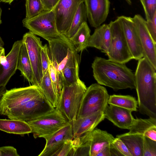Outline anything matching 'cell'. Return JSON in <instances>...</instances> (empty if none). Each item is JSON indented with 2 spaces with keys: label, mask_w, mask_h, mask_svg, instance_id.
I'll return each instance as SVG.
<instances>
[{
  "label": "cell",
  "mask_w": 156,
  "mask_h": 156,
  "mask_svg": "<svg viewBox=\"0 0 156 156\" xmlns=\"http://www.w3.org/2000/svg\"><path fill=\"white\" fill-rule=\"evenodd\" d=\"M46 140L45 147L39 156H52L62 147L65 141L73 139L71 122L51 134L44 138Z\"/></svg>",
  "instance_id": "17"
},
{
  "label": "cell",
  "mask_w": 156,
  "mask_h": 156,
  "mask_svg": "<svg viewBox=\"0 0 156 156\" xmlns=\"http://www.w3.org/2000/svg\"><path fill=\"white\" fill-rule=\"evenodd\" d=\"M48 70L53 87L58 101L63 87L62 77L51 62Z\"/></svg>",
  "instance_id": "32"
},
{
  "label": "cell",
  "mask_w": 156,
  "mask_h": 156,
  "mask_svg": "<svg viewBox=\"0 0 156 156\" xmlns=\"http://www.w3.org/2000/svg\"><path fill=\"white\" fill-rule=\"evenodd\" d=\"M73 139L66 140L60 149L52 156H73Z\"/></svg>",
  "instance_id": "35"
},
{
  "label": "cell",
  "mask_w": 156,
  "mask_h": 156,
  "mask_svg": "<svg viewBox=\"0 0 156 156\" xmlns=\"http://www.w3.org/2000/svg\"><path fill=\"white\" fill-rule=\"evenodd\" d=\"M109 24L111 38L109 50L106 55L110 60L125 64L133 59L122 26L117 19L111 21Z\"/></svg>",
  "instance_id": "6"
},
{
  "label": "cell",
  "mask_w": 156,
  "mask_h": 156,
  "mask_svg": "<svg viewBox=\"0 0 156 156\" xmlns=\"http://www.w3.org/2000/svg\"><path fill=\"white\" fill-rule=\"evenodd\" d=\"M134 76L139 112L156 118V70L143 57L138 60Z\"/></svg>",
  "instance_id": "2"
},
{
  "label": "cell",
  "mask_w": 156,
  "mask_h": 156,
  "mask_svg": "<svg viewBox=\"0 0 156 156\" xmlns=\"http://www.w3.org/2000/svg\"><path fill=\"white\" fill-rule=\"evenodd\" d=\"M80 59L76 51L70 57L62 72V77L63 86H69L80 79L79 66Z\"/></svg>",
  "instance_id": "23"
},
{
  "label": "cell",
  "mask_w": 156,
  "mask_h": 156,
  "mask_svg": "<svg viewBox=\"0 0 156 156\" xmlns=\"http://www.w3.org/2000/svg\"><path fill=\"white\" fill-rule=\"evenodd\" d=\"M1 156H19L16 149L12 146L0 147Z\"/></svg>",
  "instance_id": "39"
},
{
  "label": "cell",
  "mask_w": 156,
  "mask_h": 156,
  "mask_svg": "<svg viewBox=\"0 0 156 156\" xmlns=\"http://www.w3.org/2000/svg\"><path fill=\"white\" fill-rule=\"evenodd\" d=\"M111 33L109 25L104 24L95 28L90 35L88 47H93L107 54L110 43Z\"/></svg>",
  "instance_id": "20"
},
{
  "label": "cell",
  "mask_w": 156,
  "mask_h": 156,
  "mask_svg": "<svg viewBox=\"0 0 156 156\" xmlns=\"http://www.w3.org/2000/svg\"><path fill=\"white\" fill-rule=\"evenodd\" d=\"M22 22L23 26L30 32L47 41L52 38L61 37L64 35L57 30L53 9L44 10L31 18H25Z\"/></svg>",
  "instance_id": "4"
},
{
  "label": "cell",
  "mask_w": 156,
  "mask_h": 156,
  "mask_svg": "<svg viewBox=\"0 0 156 156\" xmlns=\"http://www.w3.org/2000/svg\"><path fill=\"white\" fill-rule=\"evenodd\" d=\"M42 94L39 87L35 85L7 90L1 99L0 113L5 115L10 110L23 106Z\"/></svg>",
  "instance_id": "8"
},
{
  "label": "cell",
  "mask_w": 156,
  "mask_h": 156,
  "mask_svg": "<svg viewBox=\"0 0 156 156\" xmlns=\"http://www.w3.org/2000/svg\"><path fill=\"white\" fill-rule=\"evenodd\" d=\"M87 18L83 2L80 3L72 20L70 27L65 36L68 39L71 38L81 25L87 22Z\"/></svg>",
  "instance_id": "30"
},
{
  "label": "cell",
  "mask_w": 156,
  "mask_h": 156,
  "mask_svg": "<svg viewBox=\"0 0 156 156\" xmlns=\"http://www.w3.org/2000/svg\"><path fill=\"white\" fill-rule=\"evenodd\" d=\"M146 21L147 30L153 40L156 43V13L151 19Z\"/></svg>",
  "instance_id": "38"
},
{
  "label": "cell",
  "mask_w": 156,
  "mask_h": 156,
  "mask_svg": "<svg viewBox=\"0 0 156 156\" xmlns=\"http://www.w3.org/2000/svg\"><path fill=\"white\" fill-rule=\"evenodd\" d=\"M143 137L128 132L116 136L125 144L131 156H143Z\"/></svg>",
  "instance_id": "26"
},
{
  "label": "cell",
  "mask_w": 156,
  "mask_h": 156,
  "mask_svg": "<svg viewBox=\"0 0 156 156\" xmlns=\"http://www.w3.org/2000/svg\"><path fill=\"white\" fill-rule=\"evenodd\" d=\"M41 60L43 76L48 70L50 61L48 56V47L47 44L43 45L41 51Z\"/></svg>",
  "instance_id": "36"
},
{
  "label": "cell",
  "mask_w": 156,
  "mask_h": 156,
  "mask_svg": "<svg viewBox=\"0 0 156 156\" xmlns=\"http://www.w3.org/2000/svg\"><path fill=\"white\" fill-rule=\"evenodd\" d=\"M105 118L104 112L99 111L73 120L71 123L73 138L92 131Z\"/></svg>",
  "instance_id": "19"
},
{
  "label": "cell",
  "mask_w": 156,
  "mask_h": 156,
  "mask_svg": "<svg viewBox=\"0 0 156 156\" xmlns=\"http://www.w3.org/2000/svg\"><path fill=\"white\" fill-rule=\"evenodd\" d=\"M91 67L93 76L99 84L115 91L136 88L134 74L125 64L96 57Z\"/></svg>",
  "instance_id": "1"
},
{
  "label": "cell",
  "mask_w": 156,
  "mask_h": 156,
  "mask_svg": "<svg viewBox=\"0 0 156 156\" xmlns=\"http://www.w3.org/2000/svg\"><path fill=\"white\" fill-rule=\"evenodd\" d=\"M83 2V0H59L53 8L57 28L61 34H66L78 7Z\"/></svg>",
  "instance_id": "11"
},
{
  "label": "cell",
  "mask_w": 156,
  "mask_h": 156,
  "mask_svg": "<svg viewBox=\"0 0 156 156\" xmlns=\"http://www.w3.org/2000/svg\"><path fill=\"white\" fill-rule=\"evenodd\" d=\"M111 144L119 153L121 156H131L125 144L119 138H115Z\"/></svg>",
  "instance_id": "37"
},
{
  "label": "cell",
  "mask_w": 156,
  "mask_h": 156,
  "mask_svg": "<svg viewBox=\"0 0 156 156\" xmlns=\"http://www.w3.org/2000/svg\"><path fill=\"white\" fill-rule=\"evenodd\" d=\"M0 156H1V151H0Z\"/></svg>",
  "instance_id": "48"
},
{
  "label": "cell",
  "mask_w": 156,
  "mask_h": 156,
  "mask_svg": "<svg viewBox=\"0 0 156 156\" xmlns=\"http://www.w3.org/2000/svg\"><path fill=\"white\" fill-rule=\"evenodd\" d=\"M108 104L115 105L130 110L137 111L138 101L130 95L113 94L109 96Z\"/></svg>",
  "instance_id": "29"
},
{
  "label": "cell",
  "mask_w": 156,
  "mask_h": 156,
  "mask_svg": "<svg viewBox=\"0 0 156 156\" xmlns=\"http://www.w3.org/2000/svg\"><path fill=\"white\" fill-rule=\"evenodd\" d=\"M42 3L45 10H50L53 8L51 0H41Z\"/></svg>",
  "instance_id": "40"
},
{
  "label": "cell",
  "mask_w": 156,
  "mask_h": 156,
  "mask_svg": "<svg viewBox=\"0 0 156 156\" xmlns=\"http://www.w3.org/2000/svg\"><path fill=\"white\" fill-rule=\"evenodd\" d=\"M129 133L140 135L156 141V118H136Z\"/></svg>",
  "instance_id": "22"
},
{
  "label": "cell",
  "mask_w": 156,
  "mask_h": 156,
  "mask_svg": "<svg viewBox=\"0 0 156 156\" xmlns=\"http://www.w3.org/2000/svg\"><path fill=\"white\" fill-rule=\"evenodd\" d=\"M2 12V9L0 6V25L2 23V21L1 20V16Z\"/></svg>",
  "instance_id": "46"
},
{
  "label": "cell",
  "mask_w": 156,
  "mask_h": 156,
  "mask_svg": "<svg viewBox=\"0 0 156 156\" xmlns=\"http://www.w3.org/2000/svg\"><path fill=\"white\" fill-rule=\"evenodd\" d=\"M87 87L80 79L69 86H63L55 108L69 122L76 119Z\"/></svg>",
  "instance_id": "3"
},
{
  "label": "cell",
  "mask_w": 156,
  "mask_h": 156,
  "mask_svg": "<svg viewBox=\"0 0 156 156\" xmlns=\"http://www.w3.org/2000/svg\"><path fill=\"white\" fill-rule=\"evenodd\" d=\"M27 122L31 128V133L35 138H44L69 122L56 108L48 113Z\"/></svg>",
  "instance_id": "9"
},
{
  "label": "cell",
  "mask_w": 156,
  "mask_h": 156,
  "mask_svg": "<svg viewBox=\"0 0 156 156\" xmlns=\"http://www.w3.org/2000/svg\"><path fill=\"white\" fill-rule=\"evenodd\" d=\"M142 5L146 20L152 19L156 13V0H140Z\"/></svg>",
  "instance_id": "33"
},
{
  "label": "cell",
  "mask_w": 156,
  "mask_h": 156,
  "mask_svg": "<svg viewBox=\"0 0 156 156\" xmlns=\"http://www.w3.org/2000/svg\"><path fill=\"white\" fill-rule=\"evenodd\" d=\"M17 69L32 85H35L32 66L26 44L23 41L19 54Z\"/></svg>",
  "instance_id": "25"
},
{
  "label": "cell",
  "mask_w": 156,
  "mask_h": 156,
  "mask_svg": "<svg viewBox=\"0 0 156 156\" xmlns=\"http://www.w3.org/2000/svg\"><path fill=\"white\" fill-rule=\"evenodd\" d=\"M25 6L27 19L35 16L45 10L41 0H26Z\"/></svg>",
  "instance_id": "31"
},
{
  "label": "cell",
  "mask_w": 156,
  "mask_h": 156,
  "mask_svg": "<svg viewBox=\"0 0 156 156\" xmlns=\"http://www.w3.org/2000/svg\"><path fill=\"white\" fill-rule=\"evenodd\" d=\"M32 66L35 85L39 87L43 77L41 60V51L43 46L40 38L30 32L23 36Z\"/></svg>",
  "instance_id": "12"
},
{
  "label": "cell",
  "mask_w": 156,
  "mask_h": 156,
  "mask_svg": "<svg viewBox=\"0 0 156 156\" xmlns=\"http://www.w3.org/2000/svg\"><path fill=\"white\" fill-rule=\"evenodd\" d=\"M0 130L8 133L20 135L32 133L28 122L20 119H0Z\"/></svg>",
  "instance_id": "24"
},
{
  "label": "cell",
  "mask_w": 156,
  "mask_h": 156,
  "mask_svg": "<svg viewBox=\"0 0 156 156\" xmlns=\"http://www.w3.org/2000/svg\"><path fill=\"white\" fill-rule=\"evenodd\" d=\"M132 112L112 105H108L104 112L105 118L115 125L121 129L129 130L136 119L132 114Z\"/></svg>",
  "instance_id": "18"
},
{
  "label": "cell",
  "mask_w": 156,
  "mask_h": 156,
  "mask_svg": "<svg viewBox=\"0 0 156 156\" xmlns=\"http://www.w3.org/2000/svg\"><path fill=\"white\" fill-rule=\"evenodd\" d=\"M109 98L105 87L98 83L92 84L87 87L84 93L76 119L99 111L104 112L108 105Z\"/></svg>",
  "instance_id": "5"
},
{
  "label": "cell",
  "mask_w": 156,
  "mask_h": 156,
  "mask_svg": "<svg viewBox=\"0 0 156 156\" xmlns=\"http://www.w3.org/2000/svg\"><path fill=\"white\" fill-rule=\"evenodd\" d=\"M55 108L42 94L23 106L10 110L5 115L9 119L28 121L48 113Z\"/></svg>",
  "instance_id": "7"
},
{
  "label": "cell",
  "mask_w": 156,
  "mask_h": 156,
  "mask_svg": "<svg viewBox=\"0 0 156 156\" xmlns=\"http://www.w3.org/2000/svg\"><path fill=\"white\" fill-rule=\"evenodd\" d=\"M4 42L0 37V60L1 57L5 55V50L3 47Z\"/></svg>",
  "instance_id": "42"
},
{
  "label": "cell",
  "mask_w": 156,
  "mask_h": 156,
  "mask_svg": "<svg viewBox=\"0 0 156 156\" xmlns=\"http://www.w3.org/2000/svg\"><path fill=\"white\" fill-rule=\"evenodd\" d=\"M96 156H110L109 145L102 149Z\"/></svg>",
  "instance_id": "41"
},
{
  "label": "cell",
  "mask_w": 156,
  "mask_h": 156,
  "mask_svg": "<svg viewBox=\"0 0 156 156\" xmlns=\"http://www.w3.org/2000/svg\"><path fill=\"white\" fill-rule=\"evenodd\" d=\"M87 20L95 28L106 20L110 7L109 0H83Z\"/></svg>",
  "instance_id": "15"
},
{
  "label": "cell",
  "mask_w": 156,
  "mask_h": 156,
  "mask_svg": "<svg viewBox=\"0 0 156 156\" xmlns=\"http://www.w3.org/2000/svg\"><path fill=\"white\" fill-rule=\"evenodd\" d=\"M133 19L142 47L143 57L156 70V43L147 30L146 20L140 14L135 15Z\"/></svg>",
  "instance_id": "13"
},
{
  "label": "cell",
  "mask_w": 156,
  "mask_h": 156,
  "mask_svg": "<svg viewBox=\"0 0 156 156\" xmlns=\"http://www.w3.org/2000/svg\"><path fill=\"white\" fill-rule=\"evenodd\" d=\"M39 87L46 99L55 108L58 100L50 78L48 70L43 76Z\"/></svg>",
  "instance_id": "28"
},
{
  "label": "cell",
  "mask_w": 156,
  "mask_h": 156,
  "mask_svg": "<svg viewBox=\"0 0 156 156\" xmlns=\"http://www.w3.org/2000/svg\"><path fill=\"white\" fill-rule=\"evenodd\" d=\"M127 3L129 5H131L132 3V0H125Z\"/></svg>",
  "instance_id": "47"
},
{
  "label": "cell",
  "mask_w": 156,
  "mask_h": 156,
  "mask_svg": "<svg viewBox=\"0 0 156 156\" xmlns=\"http://www.w3.org/2000/svg\"><path fill=\"white\" fill-rule=\"evenodd\" d=\"M117 19L122 28L133 59L138 60L143 57V51L133 18L122 16Z\"/></svg>",
  "instance_id": "14"
},
{
  "label": "cell",
  "mask_w": 156,
  "mask_h": 156,
  "mask_svg": "<svg viewBox=\"0 0 156 156\" xmlns=\"http://www.w3.org/2000/svg\"><path fill=\"white\" fill-rule=\"evenodd\" d=\"M53 6V8L56 5L59 0H51Z\"/></svg>",
  "instance_id": "45"
},
{
  "label": "cell",
  "mask_w": 156,
  "mask_h": 156,
  "mask_svg": "<svg viewBox=\"0 0 156 156\" xmlns=\"http://www.w3.org/2000/svg\"><path fill=\"white\" fill-rule=\"evenodd\" d=\"M143 156H156V141L143 137Z\"/></svg>",
  "instance_id": "34"
},
{
  "label": "cell",
  "mask_w": 156,
  "mask_h": 156,
  "mask_svg": "<svg viewBox=\"0 0 156 156\" xmlns=\"http://www.w3.org/2000/svg\"><path fill=\"white\" fill-rule=\"evenodd\" d=\"M115 138L107 131L95 128L89 133V156H96L104 148L112 144Z\"/></svg>",
  "instance_id": "21"
},
{
  "label": "cell",
  "mask_w": 156,
  "mask_h": 156,
  "mask_svg": "<svg viewBox=\"0 0 156 156\" xmlns=\"http://www.w3.org/2000/svg\"><path fill=\"white\" fill-rule=\"evenodd\" d=\"M90 30L87 22L84 23L77 31L69 39L78 53L81 52L88 47L90 36Z\"/></svg>",
  "instance_id": "27"
},
{
  "label": "cell",
  "mask_w": 156,
  "mask_h": 156,
  "mask_svg": "<svg viewBox=\"0 0 156 156\" xmlns=\"http://www.w3.org/2000/svg\"><path fill=\"white\" fill-rule=\"evenodd\" d=\"M6 90H7L5 87H0V105L1 99L3 95Z\"/></svg>",
  "instance_id": "43"
},
{
  "label": "cell",
  "mask_w": 156,
  "mask_h": 156,
  "mask_svg": "<svg viewBox=\"0 0 156 156\" xmlns=\"http://www.w3.org/2000/svg\"><path fill=\"white\" fill-rule=\"evenodd\" d=\"M14 0H1V1L2 2L8 3L10 4Z\"/></svg>",
  "instance_id": "44"
},
{
  "label": "cell",
  "mask_w": 156,
  "mask_h": 156,
  "mask_svg": "<svg viewBox=\"0 0 156 156\" xmlns=\"http://www.w3.org/2000/svg\"><path fill=\"white\" fill-rule=\"evenodd\" d=\"M23 40H18L13 44L10 51L6 56H2L0 60V87H5L17 69L20 49Z\"/></svg>",
  "instance_id": "16"
},
{
  "label": "cell",
  "mask_w": 156,
  "mask_h": 156,
  "mask_svg": "<svg viewBox=\"0 0 156 156\" xmlns=\"http://www.w3.org/2000/svg\"><path fill=\"white\" fill-rule=\"evenodd\" d=\"M48 41L50 60L62 77L63 68L72 55L76 51L69 40L64 35Z\"/></svg>",
  "instance_id": "10"
}]
</instances>
